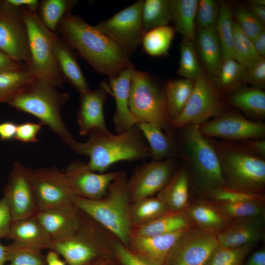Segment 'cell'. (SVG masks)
Listing matches in <instances>:
<instances>
[{
	"mask_svg": "<svg viewBox=\"0 0 265 265\" xmlns=\"http://www.w3.org/2000/svg\"><path fill=\"white\" fill-rule=\"evenodd\" d=\"M56 31L96 72L109 79L117 77L132 64L130 57L116 43L79 15H67Z\"/></svg>",
	"mask_w": 265,
	"mask_h": 265,
	"instance_id": "cell-1",
	"label": "cell"
},
{
	"mask_svg": "<svg viewBox=\"0 0 265 265\" xmlns=\"http://www.w3.org/2000/svg\"><path fill=\"white\" fill-rule=\"evenodd\" d=\"M71 148L88 157L89 168L99 173H105L120 161L141 160L151 157L149 147L137 125L116 134L92 133L87 141H76Z\"/></svg>",
	"mask_w": 265,
	"mask_h": 265,
	"instance_id": "cell-2",
	"label": "cell"
},
{
	"mask_svg": "<svg viewBox=\"0 0 265 265\" xmlns=\"http://www.w3.org/2000/svg\"><path fill=\"white\" fill-rule=\"evenodd\" d=\"M126 174L120 171L111 183L105 195L95 199L72 195L74 205L100 226L128 246L132 225L130 218L131 201Z\"/></svg>",
	"mask_w": 265,
	"mask_h": 265,
	"instance_id": "cell-3",
	"label": "cell"
},
{
	"mask_svg": "<svg viewBox=\"0 0 265 265\" xmlns=\"http://www.w3.org/2000/svg\"><path fill=\"white\" fill-rule=\"evenodd\" d=\"M68 98V93L59 91L43 79L33 76L6 103L38 118L71 148L76 140L61 115L62 108Z\"/></svg>",
	"mask_w": 265,
	"mask_h": 265,
	"instance_id": "cell-4",
	"label": "cell"
},
{
	"mask_svg": "<svg viewBox=\"0 0 265 265\" xmlns=\"http://www.w3.org/2000/svg\"><path fill=\"white\" fill-rule=\"evenodd\" d=\"M210 141L217 154L226 185L262 194L265 187V160L240 144Z\"/></svg>",
	"mask_w": 265,
	"mask_h": 265,
	"instance_id": "cell-5",
	"label": "cell"
},
{
	"mask_svg": "<svg viewBox=\"0 0 265 265\" xmlns=\"http://www.w3.org/2000/svg\"><path fill=\"white\" fill-rule=\"evenodd\" d=\"M178 130L181 155L196 185L203 191L226 185L215 150L199 125L188 124Z\"/></svg>",
	"mask_w": 265,
	"mask_h": 265,
	"instance_id": "cell-6",
	"label": "cell"
},
{
	"mask_svg": "<svg viewBox=\"0 0 265 265\" xmlns=\"http://www.w3.org/2000/svg\"><path fill=\"white\" fill-rule=\"evenodd\" d=\"M129 109L136 124L147 123L161 128L172 135L162 87L150 73L134 68L131 81Z\"/></svg>",
	"mask_w": 265,
	"mask_h": 265,
	"instance_id": "cell-7",
	"label": "cell"
},
{
	"mask_svg": "<svg viewBox=\"0 0 265 265\" xmlns=\"http://www.w3.org/2000/svg\"><path fill=\"white\" fill-rule=\"evenodd\" d=\"M26 26L30 54L27 71L32 76L43 79L56 87L66 82L54 58L53 46L56 33L41 22L37 11L20 9Z\"/></svg>",
	"mask_w": 265,
	"mask_h": 265,
	"instance_id": "cell-8",
	"label": "cell"
},
{
	"mask_svg": "<svg viewBox=\"0 0 265 265\" xmlns=\"http://www.w3.org/2000/svg\"><path fill=\"white\" fill-rule=\"evenodd\" d=\"M80 212L77 229L69 236L53 241L50 249L62 256L68 265H92L100 260L105 244L110 242L104 238L100 225Z\"/></svg>",
	"mask_w": 265,
	"mask_h": 265,
	"instance_id": "cell-9",
	"label": "cell"
},
{
	"mask_svg": "<svg viewBox=\"0 0 265 265\" xmlns=\"http://www.w3.org/2000/svg\"><path fill=\"white\" fill-rule=\"evenodd\" d=\"M225 107L219 91L203 71L194 81L185 107L171 120V128L173 131L188 124L201 125L224 113Z\"/></svg>",
	"mask_w": 265,
	"mask_h": 265,
	"instance_id": "cell-10",
	"label": "cell"
},
{
	"mask_svg": "<svg viewBox=\"0 0 265 265\" xmlns=\"http://www.w3.org/2000/svg\"><path fill=\"white\" fill-rule=\"evenodd\" d=\"M143 1L135 2L95 26L116 43L129 57L141 44L145 33L141 17Z\"/></svg>",
	"mask_w": 265,
	"mask_h": 265,
	"instance_id": "cell-11",
	"label": "cell"
},
{
	"mask_svg": "<svg viewBox=\"0 0 265 265\" xmlns=\"http://www.w3.org/2000/svg\"><path fill=\"white\" fill-rule=\"evenodd\" d=\"M218 245L216 235L192 225L175 242L165 265H205Z\"/></svg>",
	"mask_w": 265,
	"mask_h": 265,
	"instance_id": "cell-12",
	"label": "cell"
},
{
	"mask_svg": "<svg viewBox=\"0 0 265 265\" xmlns=\"http://www.w3.org/2000/svg\"><path fill=\"white\" fill-rule=\"evenodd\" d=\"M0 51L26 65L30 60L26 26L21 10L0 1Z\"/></svg>",
	"mask_w": 265,
	"mask_h": 265,
	"instance_id": "cell-13",
	"label": "cell"
},
{
	"mask_svg": "<svg viewBox=\"0 0 265 265\" xmlns=\"http://www.w3.org/2000/svg\"><path fill=\"white\" fill-rule=\"evenodd\" d=\"M31 178L38 212L74 205L64 172L53 167L31 169Z\"/></svg>",
	"mask_w": 265,
	"mask_h": 265,
	"instance_id": "cell-14",
	"label": "cell"
},
{
	"mask_svg": "<svg viewBox=\"0 0 265 265\" xmlns=\"http://www.w3.org/2000/svg\"><path fill=\"white\" fill-rule=\"evenodd\" d=\"M199 127L208 138H218L229 142L263 138L265 135L264 123L235 113H223L199 125Z\"/></svg>",
	"mask_w": 265,
	"mask_h": 265,
	"instance_id": "cell-15",
	"label": "cell"
},
{
	"mask_svg": "<svg viewBox=\"0 0 265 265\" xmlns=\"http://www.w3.org/2000/svg\"><path fill=\"white\" fill-rule=\"evenodd\" d=\"M175 167L171 158L152 160L137 167L127 181L131 203L157 194L168 182Z\"/></svg>",
	"mask_w": 265,
	"mask_h": 265,
	"instance_id": "cell-16",
	"label": "cell"
},
{
	"mask_svg": "<svg viewBox=\"0 0 265 265\" xmlns=\"http://www.w3.org/2000/svg\"><path fill=\"white\" fill-rule=\"evenodd\" d=\"M31 171L16 162L10 174L3 196L8 203L13 221L34 216L38 212Z\"/></svg>",
	"mask_w": 265,
	"mask_h": 265,
	"instance_id": "cell-17",
	"label": "cell"
},
{
	"mask_svg": "<svg viewBox=\"0 0 265 265\" xmlns=\"http://www.w3.org/2000/svg\"><path fill=\"white\" fill-rule=\"evenodd\" d=\"M120 172L97 173L92 171L87 163L75 160L69 164L64 173L72 195L95 199L105 195L109 186Z\"/></svg>",
	"mask_w": 265,
	"mask_h": 265,
	"instance_id": "cell-18",
	"label": "cell"
},
{
	"mask_svg": "<svg viewBox=\"0 0 265 265\" xmlns=\"http://www.w3.org/2000/svg\"><path fill=\"white\" fill-rule=\"evenodd\" d=\"M108 94V83L104 81L99 88L80 94L77 120L80 135L109 132L104 113V105Z\"/></svg>",
	"mask_w": 265,
	"mask_h": 265,
	"instance_id": "cell-19",
	"label": "cell"
},
{
	"mask_svg": "<svg viewBox=\"0 0 265 265\" xmlns=\"http://www.w3.org/2000/svg\"><path fill=\"white\" fill-rule=\"evenodd\" d=\"M186 229L160 235H131L127 247L133 254L153 265H165L172 247Z\"/></svg>",
	"mask_w": 265,
	"mask_h": 265,
	"instance_id": "cell-20",
	"label": "cell"
},
{
	"mask_svg": "<svg viewBox=\"0 0 265 265\" xmlns=\"http://www.w3.org/2000/svg\"><path fill=\"white\" fill-rule=\"evenodd\" d=\"M134 68L132 64L117 77L109 79V94L113 97L115 102L113 122L117 133L136 125L130 112L129 104L131 81Z\"/></svg>",
	"mask_w": 265,
	"mask_h": 265,
	"instance_id": "cell-21",
	"label": "cell"
},
{
	"mask_svg": "<svg viewBox=\"0 0 265 265\" xmlns=\"http://www.w3.org/2000/svg\"><path fill=\"white\" fill-rule=\"evenodd\" d=\"M36 217L54 241L69 236L77 229L81 221V212L73 205L39 211Z\"/></svg>",
	"mask_w": 265,
	"mask_h": 265,
	"instance_id": "cell-22",
	"label": "cell"
},
{
	"mask_svg": "<svg viewBox=\"0 0 265 265\" xmlns=\"http://www.w3.org/2000/svg\"><path fill=\"white\" fill-rule=\"evenodd\" d=\"M265 219V216H261L233 220L216 236L219 245L233 248L256 243L264 238Z\"/></svg>",
	"mask_w": 265,
	"mask_h": 265,
	"instance_id": "cell-23",
	"label": "cell"
},
{
	"mask_svg": "<svg viewBox=\"0 0 265 265\" xmlns=\"http://www.w3.org/2000/svg\"><path fill=\"white\" fill-rule=\"evenodd\" d=\"M186 211L195 226L216 236L225 230L233 221L216 203L207 199L189 204Z\"/></svg>",
	"mask_w": 265,
	"mask_h": 265,
	"instance_id": "cell-24",
	"label": "cell"
},
{
	"mask_svg": "<svg viewBox=\"0 0 265 265\" xmlns=\"http://www.w3.org/2000/svg\"><path fill=\"white\" fill-rule=\"evenodd\" d=\"M53 51L57 66L66 82L74 86L80 94L90 90L78 63L75 50L57 34Z\"/></svg>",
	"mask_w": 265,
	"mask_h": 265,
	"instance_id": "cell-25",
	"label": "cell"
},
{
	"mask_svg": "<svg viewBox=\"0 0 265 265\" xmlns=\"http://www.w3.org/2000/svg\"><path fill=\"white\" fill-rule=\"evenodd\" d=\"M6 238L41 250L51 249L53 243L36 215L13 221Z\"/></svg>",
	"mask_w": 265,
	"mask_h": 265,
	"instance_id": "cell-26",
	"label": "cell"
},
{
	"mask_svg": "<svg viewBox=\"0 0 265 265\" xmlns=\"http://www.w3.org/2000/svg\"><path fill=\"white\" fill-rule=\"evenodd\" d=\"M189 176L185 165L174 172L167 184L157 194V197L169 211L186 209L189 198Z\"/></svg>",
	"mask_w": 265,
	"mask_h": 265,
	"instance_id": "cell-27",
	"label": "cell"
},
{
	"mask_svg": "<svg viewBox=\"0 0 265 265\" xmlns=\"http://www.w3.org/2000/svg\"><path fill=\"white\" fill-rule=\"evenodd\" d=\"M195 225L186 210L169 211L146 224L132 228L131 235L154 236L176 232Z\"/></svg>",
	"mask_w": 265,
	"mask_h": 265,
	"instance_id": "cell-28",
	"label": "cell"
},
{
	"mask_svg": "<svg viewBox=\"0 0 265 265\" xmlns=\"http://www.w3.org/2000/svg\"><path fill=\"white\" fill-rule=\"evenodd\" d=\"M169 4L175 30L183 40L194 42L197 0H170Z\"/></svg>",
	"mask_w": 265,
	"mask_h": 265,
	"instance_id": "cell-29",
	"label": "cell"
},
{
	"mask_svg": "<svg viewBox=\"0 0 265 265\" xmlns=\"http://www.w3.org/2000/svg\"><path fill=\"white\" fill-rule=\"evenodd\" d=\"M197 45L200 57L208 73L214 77L218 74L222 54L215 28L198 30Z\"/></svg>",
	"mask_w": 265,
	"mask_h": 265,
	"instance_id": "cell-30",
	"label": "cell"
},
{
	"mask_svg": "<svg viewBox=\"0 0 265 265\" xmlns=\"http://www.w3.org/2000/svg\"><path fill=\"white\" fill-rule=\"evenodd\" d=\"M141 131L151 151L153 160L171 158L176 152L172 135L166 133L159 127L150 123L136 124Z\"/></svg>",
	"mask_w": 265,
	"mask_h": 265,
	"instance_id": "cell-31",
	"label": "cell"
},
{
	"mask_svg": "<svg viewBox=\"0 0 265 265\" xmlns=\"http://www.w3.org/2000/svg\"><path fill=\"white\" fill-rule=\"evenodd\" d=\"M229 102L252 118H265V93L262 89L254 87L239 88L232 92Z\"/></svg>",
	"mask_w": 265,
	"mask_h": 265,
	"instance_id": "cell-32",
	"label": "cell"
},
{
	"mask_svg": "<svg viewBox=\"0 0 265 265\" xmlns=\"http://www.w3.org/2000/svg\"><path fill=\"white\" fill-rule=\"evenodd\" d=\"M194 81L179 79L168 80L164 85L167 111L171 120L182 112L192 91Z\"/></svg>",
	"mask_w": 265,
	"mask_h": 265,
	"instance_id": "cell-33",
	"label": "cell"
},
{
	"mask_svg": "<svg viewBox=\"0 0 265 265\" xmlns=\"http://www.w3.org/2000/svg\"><path fill=\"white\" fill-rule=\"evenodd\" d=\"M78 3L76 0H43L40 1L37 13L44 25L55 32L61 21L71 13Z\"/></svg>",
	"mask_w": 265,
	"mask_h": 265,
	"instance_id": "cell-34",
	"label": "cell"
},
{
	"mask_svg": "<svg viewBox=\"0 0 265 265\" xmlns=\"http://www.w3.org/2000/svg\"><path fill=\"white\" fill-rule=\"evenodd\" d=\"M168 212L157 197H146L132 202L130 207L132 228L149 223Z\"/></svg>",
	"mask_w": 265,
	"mask_h": 265,
	"instance_id": "cell-35",
	"label": "cell"
},
{
	"mask_svg": "<svg viewBox=\"0 0 265 265\" xmlns=\"http://www.w3.org/2000/svg\"><path fill=\"white\" fill-rule=\"evenodd\" d=\"M245 67L235 58H223L221 65L216 78L219 88L223 92L234 91L240 88L246 82Z\"/></svg>",
	"mask_w": 265,
	"mask_h": 265,
	"instance_id": "cell-36",
	"label": "cell"
},
{
	"mask_svg": "<svg viewBox=\"0 0 265 265\" xmlns=\"http://www.w3.org/2000/svg\"><path fill=\"white\" fill-rule=\"evenodd\" d=\"M141 17L145 33L156 27L168 25L172 21L169 1L144 0Z\"/></svg>",
	"mask_w": 265,
	"mask_h": 265,
	"instance_id": "cell-37",
	"label": "cell"
},
{
	"mask_svg": "<svg viewBox=\"0 0 265 265\" xmlns=\"http://www.w3.org/2000/svg\"><path fill=\"white\" fill-rule=\"evenodd\" d=\"M175 30L169 25L159 26L145 33L141 44L144 51L152 56L166 54L170 48Z\"/></svg>",
	"mask_w": 265,
	"mask_h": 265,
	"instance_id": "cell-38",
	"label": "cell"
},
{
	"mask_svg": "<svg viewBox=\"0 0 265 265\" xmlns=\"http://www.w3.org/2000/svg\"><path fill=\"white\" fill-rule=\"evenodd\" d=\"M233 14L230 6L224 2L219 5L215 30L220 44L222 58H234L233 41Z\"/></svg>",
	"mask_w": 265,
	"mask_h": 265,
	"instance_id": "cell-39",
	"label": "cell"
},
{
	"mask_svg": "<svg viewBox=\"0 0 265 265\" xmlns=\"http://www.w3.org/2000/svg\"><path fill=\"white\" fill-rule=\"evenodd\" d=\"M33 78L26 68L0 73V103H7Z\"/></svg>",
	"mask_w": 265,
	"mask_h": 265,
	"instance_id": "cell-40",
	"label": "cell"
},
{
	"mask_svg": "<svg viewBox=\"0 0 265 265\" xmlns=\"http://www.w3.org/2000/svg\"><path fill=\"white\" fill-rule=\"evenodd\" d=\"M233 51L235 59L247 68L262 57L257 53L250 39L234 21Z\"/></svg>",
	"mask_w": 265,
	"mask_h": 265,
	"instance_id": "cell-41",
	"label": "cell"
},
{
	"mask_svg": "<svg viewBox=\"0 0 265 265\" xmlns=\"http://www.w3.org/2000/svg\"><path fill=\"white\" fill-rule=\"evenodd\" d=\"M203 192L206 199L214 202H265L264 194L247 192L226 185L214 187Z\"/></svg>",
	"mask_w": 265,
	"mask_h": 265,
	"instance_id": "cell-42",
	"label": "cell"
},
{
	"mask_svg": "<svg viewBox=\"0 0 265 265\" xmlns=\"http://www.w3.org/2000/svg\"><path fill=\"white\" fill-rule=\"evenodd\" d=\"M256 243L238 247H224L219 245L213 251L205 265H243L245 259Z\"/></svg>",
	"mask_w": 265,
	"mask_h": 265,
	"instance_id": "cell-43",
	"label": "cell"
},
{
	"mask_svg": "<svg viewBox=\"0 0 265 265\" xmlns=\"http://www.w3.org/2000/svg\"><path fill=\"white\" fill-rule=\"evenodd\" d=\"M232 220L265 216L264 202H215Z\"/></svg>",
	"mask_w": 265,
	"mask_h": 265,
	"instance_id": "cell-44",
	"label": "cell"
},
{
	"mask_svg": "<svg viewBox=\"0 0 265 265\" xmlns=\"http://www.w3.org/2000/svg\"><path fill=\"white\" fill-rule=\"evenodd\" d=\"M203 71L194 42L183 40L180 44V57L177 74L183 79L194 81Z\"/></svg>",
	"mask_w": 265,
	"mask_h": 265,
	"instance_id": "cell-45",
	"label": "cell"
},
{
	"mask_svg": "<svg viewBox=\"0 0 265 265\" xmlns=\"http://www.w3.org/2000/svg\"><path fill=\"white\" fill-rule=\"evenodd\" d=\"M8 246L9 265H46L40 249L14 241Z\"/></svg>",
	"mask_w": 265,
	"mask_h": 265,
	"instance_id": "cell-46",
	"label": "cell"
},
{
	"mask_svg": "<svg viewBox=\"0 0 265 265\" xmlns=\"http://www.w3.org/2000/svg\"><path fill=\"white\" fill-rule=\"evenodd\" d=\"M235 21L241 30L253 40L264 29V24L248 9L238 7L233 13Z\"/></svg>",
	"mask_w": 265,
	"mask_h": 265,
	"instance_id": "cell-47",
	"label": "cell"
},
{
	"mask_svg": "<svg viewBox=\"0 0 265 265\" xmlns=\"http://www.w3.org/2000/svg\"><path fill=\"white\" fill-rule=\"evenodd\" d=\"M218 12L219 5L216 1L198 0L196 21L199 28H215Z\"/></svg>",
	"mask_w": 265,
	"mask_h": 265,
	"instance_id": "cell-48",
	"label": "cell"
},
{
	"mask_svg": "<svg viewBox=\"0 0 265 265\" xmlns=\"http://www.w3.org/2000/svg\"><path fill=\"white\" fill-rule=\"evenodd\" d=\"M113 252L122 265H153L133 254L118 240L111 241Z\"/></svg>",
	"mask_w": 265,
	"mask_h": 265,
	"instance_id": "cell-49",
	"label": "cell"
},
{
	"mask_svg": "<svg viewBox=\"0 0 265 265\" xmlns=\"http://www.w3.org/2000/svg\"><path fill=\"white\" fill-rule=\"evenodd\" d=\"M246 82L253 87L263 89L265 85V59L262 57L246 68Z\"/></svg>",
	"mask_w": 265,
	"mask_h": 265,
	"instance_id": "cell-50",
	"label": "cell"
},
{
	"mask_svg": "<svg viewBox=\"0 0 265 265\" xmlns=\"http://www.w3.org/2000/svg\"><path fill=\"white\" fill-rule=\"evenodd\" d=\"M43 124L41 123L27 122L17 125L15 139L25 143L36 142L38 135Z\"/></svg>",
	"mask_w": 265,
	"mask_h": 265,
	"instance_id": "cell-51",
	"label": "cell"
},
{
	"mask_svg": "<svg viewBox=\"0 0 265 265\" xmlns=\"http://www.w3.org/2000/svg\"><path fill=\"white\" fill-rule=\"evenodd\" d=\"M13 221L11 211L6 198L0 200V239L7 238Z\"/></svg>",
	"mask_w": 265,
	"mask_h": 265,
	"instance_id": "cell-52",
	"label": "cell"
},
{
	"mask_svg": "<svg viewBox=\"0 0 265 265\" xmlns=\"http://www.w3.org/2000/svg\"><path fill=\"white\" fill-rule=\"evenodd\" d=\"M240 144L253 153L265 159V139H250L241 141Z\"/></svg>",
	"mask_w": 265,
	"mask_h": 265,
	"instance_id": "cell-53",
	"label": "cell"
},
{
	"mask_svg": "<svg viewBox=\"0 0 265 265\" xmlns=\"http://www.w3.org/2000/svg\"><path fill=\"white\" fill-rule=\"evenodd\" d=\"M25 68V64L12 59L0 51V73L8 70Z\"/></svg>",
	"mask_w": 265,
	"mask_h": 265,
	"instance_id": "cell-54",
	"label": "cell"
},
{
	"mask_svg": "<svg viewBox=\"0 0 265 265\" xmlns=\"http://www.w3.org/2000/svg\"><path fill=\"white\" fill-rule=\"evenodd\" d=\"M17 125L11 122L0 123V139L8 140L15 138Z\"/></svg>",
	"mask_w": 265,
	"mask_h": 265,
	"instance_id": "cell-55",
	"label": "cell"
},
{
	"mask_svg": "<svg viewBox=\"0 0 265 265\" xmlns=\"http://www.w3.org/2000/svg\"><path fill=\"white\" fill-rule=\"evenodd\" d=\"M10 5L19 9L37 11L40 1L38 0H6Z\"/></svg>",
	"mask_w": 265,
	"mask_h": 265,
	"instance_id": "cell-56",
	"label": "cell"
},
{
	"mask_svg": "<svg viewBox=\"0 0 265 265\" xmlns=\"http://www.w3.org/2000/svg\"><path fill=\"white\" fill-rule=\"evenodd\" d=\"M257 53L262 57L265 56V31L264 30L252 40Z\"/></svg>",
	"mask_w": 265,
	"mask_h": 265,
	"instance_id": "cell-57",
	"label": "cell"
},
{
	"mask_svg": "<svg viewBox=\"0 0 265 265\" xmlns=\"http://www.w3.org/2000/svg\"><path fill=\"white\" fill-rule=\"evenodd\" d=\"M243 265H265V250L254 252Z\"/></svg>",
	"mask_w": 265,
	"mask_h": 265,
	"instance_id": "cell-58",
	"label": "cell"
},
{
	"mask_svg": "<svg viewBox=\"0 0 265 265\" xmlns=\"http://www.w3.org/2000/svg\"><path fill=\"white\" fill-rule=\"evenodd\" d=\"M253 15L264 24L265 23V6L250 3L248 9Z\"/></svg>",
	"mask_w": 265,
	"mask_h": 265,
	"instance_id": "cell-59",
	"label": "cell"
},
{
	"mask_svg": "<svg viewBox=\"0 0 265 265\" xmlns=\"http://www.w3.org/2000/svg\"><path fill=\"white\" fill-rule=\"evenodd\" d=\"M58 255L53 250L49 251L45 259L46 265H66V262L60 259Z\"/></svg>",
	"mask_w": 265,
	"mask_h": 265,
	"instance_id": "cell-60",
	"label": "cell"
},
{
	"mask_svg": "<svg viewBox=\"0 0 265 265\" xmlns=\"http://www.w3.org/2000/svg\"><path fill=\"white\" fill-rule=\"evenodd\" d=\"M9 248L8 245L5 246L0 242V265H4L8 261Z\"/></svg>",
	"mask_w": 265,
	"mask_h": 265,
	"instance_id": "cell-61",
	"label": "cell"
},
{
	"mask_svg": "<svg viewBox=\"0 0 265 265\" xmlns=\"http://www.w3.org/2000/svg\"><path fill=\"white\" fill-rule=\"evenodd\" d=\"M108 261L104 259H101L96 262H95L92 265H107Z\"/></svg>",
	"mask_w": 265,
	"mask_h": 265,
	"instance_id": "cell-62",
	"label": "cell"
},
{
	"mask_svg": "<svg viewBox=\"0 0 265 265\" xmlns=\"http://www.w3.org/2000/svg\"><path fill=\"white\" fill-rule=\"evenodd\" d=\"M250 3L265 5V0H251Z\"/></svg>",
	"mask_w": 265,
	"mask_h": 265,
	"instance_id": "cell-63",
	"label": "cell"
},
{
	"mask_svg": "<svg viewBox=\"0 0 265 265\" xmlns=\"http://www.w3.org/2000/svg\"></svg>",
	"mask_w": 265,
	"mask_h": 265,
	"instance_id": "cell-64",
	"label": "cell"
}]
</instances>
